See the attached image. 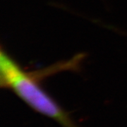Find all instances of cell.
<instances>
[{"label":"cell","instance_id":"1","mask_svg":"<svg viewBox=\"0 0 127 127\" xmlns=\"http://www.w3.org/2000/svg\"><path fill=\"white\" fill-rule=\"evenodd\" d=\"M1 86L11 90L38 113L54 119L63 127H78L40 83L37 73L26 72L4 50L0 54Z\"/></svg>","mask_w":127,"mask_h":127}]
</instances>
